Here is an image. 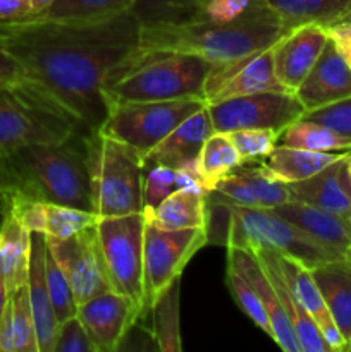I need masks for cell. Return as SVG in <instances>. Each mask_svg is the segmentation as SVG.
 Instances as JSON below:
<instances>
[{"label": "cell", "mask_w": 351, "mask_h": 352, "mask_svg": "<svg viewBox=\"0 0 351 352\" xmlns=\"http://www.w3.org/2000/svg\"><path fill=\"white\" fill-rule=\"evenodd\" d=\"M326 30L334 47L343 55L344 60L351 65V21H337V23L326 26Z\"/></svg>", "instance_id": "obj_44"}, {"label": "cell", "mask_w": 351, "mask_h": 352, "mask_svg": "<svg viewBox=\"0 0 351 352\" xmlns=\"http://www.w3.org/2000/svg\"><path fill=\"white\" fill-rule=\"evenodd\" d=\"M343 219H344V220H346L348 227H350V230H351V205H350V206H348V210H346V212H344Z\"/></svg>", "instance_id": "obj_49"}, {"label": "cell", "mask_w": 351, "mask_h": 352, "mask_svg": "<svg viewBox=\"0 0 351 352\" xmlns=\"http://www.w3.org/2000/svg\"><path fill=\"white\" fill-rule=\"evenodd\" d=\"M45 277H47V287L48 292H50L52 305H54V311L58 323L78 315V302H76L71 284H69L62 268L55 261V258L48 251V248L47 256H45Z\"/></svg>", "instance_id": "obj_39"}, {"label": "cell", "mask_w": 351, "mask_h": 352, "mask_svg": "<svg viewBox=\"0 0 351 352\" xmlns=\"http://www.w3.org/2000/svg\"><path fill=\"white\" fill-rule=\"evenodd\" d=\"M343 19H346V21H351V7H350V9H348L346 16H344V17H343ZM343 19H341V21H343Z\"/></svg>", "instance_id": "obj_51"}, {"label": "cell", "mask_w": 351, "mask_h": 352, "mask_svg": "<svg viewBox=\"0 0 351 352\" xmlns=\"http://www.w3.org/2000/svg\"><path fill=\"white\" fill-rule=\"evenodd\" d=\"M253 253L257 254L260 263L264 265L265 272L268 274L275 291H277L281 305L282 308H284L286 315H288L289 322H291V327L292 330H295L296 340H298L301 352H332L330 346L327 344V340L323 339L320 329L317 327V323L313 322L312 316H310L308 313H306V309L303 308V305L299 302V299L296 298V294L292 292V289L289 287L288 282H286L284 278H282V275L279 274L277 267H275L274 260H272L270 256V251L255 250Z\"/></svg>", "instance_id": "obj_25"}, {"label": "cell", "mask_w": 351, "mask_h": 352, "mask_svg": "<svg viewBox=\"0 0 351 352\" xmlns=\"http://www.w3.org/2000/svg\"><path fill=\"white\" fill-rule=\"evenodd\" d=\"M301 119L315 120L343 136L351 138V96L315 110H306Z\"/></svg>", "instance_id": "obj_43"}, {"label": "cell", "mask_w": 351, "mask_h": 352, "mask_svg": "<svg viewBox=\"0 0 351 352\" xmlns=\"http://www.w3.org/2000/svg\"><path fill=\"white\" fill-rule=\"evenodd\" d=\"M270 256L274 260L275 267H277L279 274L288 282V285L292 289V292L299 299L303 308L306 309V313L317 323V327L320 329L323 339L327 340L332 352L350 351L346 339H344L343 333L339 332L337 325L334 323L332 315H330L329 308H327L326 301H323L322 294H320L319 287H317L315 280H313L310 268L299 263L295 258L275 253V251H270Z\"/></svg>", "instance_id": "obj_20"}, {"label": "cell", "mask_w": 351, "mask_h": 352, "mask_svg": "<svg viewBox=\"0 0 351 352\" xmlns=\"http://www.w3.org/2000/svg\"><path fill=\"white\" fill-rule=\"evenodd\" d=\"M329 41L320 24H306L288 31L272 47V62L277 81L286 91L295 93Z\"/></svg>", "instance_id": "obj_16"}, {"label": "cell", "mask_w": 351, "mask_h": 352, "mask_svg": "<svg viewBox=\"0 0 351 352\" xmlns=\"http://www.w3.org/2000/svg\"><path fill=\"white\" fill-rule=\"evenodd\" d=\"M348 175H350V181H351V153H350V158H348Z\"/></svg>", "instance_id": "obj_50"}, {"label": "cell", "mask_w": 351, "mask_h": 352, "mask_svg": "<svg viewBox=\"0 0 351 352\" xmlns=\"http://www.w3.org/2000/svg\"><path fill=\"white\" fill-rule=\"evenodd\" d=\"M243 165L236 146L227 133H212L203 143L198 157V181L203 191L209 195L217 182L229 172Z\"/></svg>", "instance_id": "obj_31"}, {"label": "cell", "mask_w": 351, "mask_h": 352, "mask_svg": "<svg viewBox=\"0 0 351 352\" xmlns=\"http://www.w3.org/2000/svg\"><path fill=\"white\" fill-rule=\"evenodd\" d=\"M306 110H315L351 96V65L344 60L332 41H327L319 60L296 89Z\"/></svg>", "instance_id": "obj_19"}, {"label": "cell", "mask_w": 351, "mask_h": 352, "mask_svg": "<svg viewBox=\"0 0 351 352\" xmlns=\"http://www.w3.org/2000/svg\"><path fill=\"white\" fill-rule=\"evenodd\" d=\"M346 254H348V256L351 258V248H350V250H348V253H346Z\"/></svg>", "instance_id": "obj_53"}, {"label": "cell", "mask_w": 351, "mask_h": 352, "mask_svg": "<svg viewBox=\"0 0 351 352\" xmlns=\"http://www.w3.org/2000/svg\"><path fill=\"white\" fill-rule=\"evenodd\" d=\"M93 213L98 219L143 212L145 162L102 131L85 133Z\"/></svg>", "instance_id": "obj_6"}, {"label": "cell", "mask_w": 351, "mask_h": 352, "mask_svg": "<svg viewBox=\"0 0 351 352\" xmlns=\"http://www.w3.org/2000/svg\"><path fill=\"white\" fill-rule=\"evenodd\" d=\"M153 318L151 337L158 351L181 352V332H179V278L172 282L157 298L150 309Z\"/></svg>", "instance_id": "obj_33"}, {"label": "cell", "mask_w": 351, "mask_h": 352, "mask_svg": "<svg viewBox=\"0 0 351 352\" xmlns=\"http://www.w3.org/2000/svg\"><path fill=\"white\" fill-rule=\"evenodd\" d=\"M226 284L229 289L231 296L236 301V305L240 306L241 311L262 330V332L267 333L272 339V327L268 322V316L265 313L264 305H262L260 298H258L257 291L253 289V285L246 280L241 274H237L236 270L227 267L226 272Z\"/></svg>", "instance_id": "obj_38"}, {"label": "cell", "mask_w": 351, "mask_h": 352, "mask_svg": "<svg viewBox=\"0 0 351 352\" xmlns=\"http://www.w3.org/2000/svg\"><path fill=\"white\" fill-rule=\"evenodd\" d=\"M227 267L243 275L253 285L268 316L272 327V339L275 340V344L286 352H301L291 322L281 305L277 291L257 254L244 248L229 246L227 248Z\"/></svg>", "instance_id": "obj_17"}, {"label": "cell", "mask_w": 351, "mask_h": 352, "mask_svg": "<svg viewBox=\"0 0 351 352\" xmlns=\"http://www.w3.org/2000/svg\"><path fill=\"white\" fill-rule=\"evenodd\" d=\"M86 131L62 143L28 144L0 157V191L93 212Z\"/></svg>", "instance_id": "obj_2"}, {"label": "cell", "mask_w": 351, "mask_h": 352, "mask_svg": "<svg viewBox=\"0 0 351 352\" xmlns=\"http://www.w3.org/2000/svg\"><path fill=\"white\" fill-rule=\"evenodd\" d=\"M145 223L143 212L105 217L95 223L107 282L112 291L124 296L136 308L140 320L148 315L143 285Z\"/></svg>", "instance_id": "obj_8"}, {"label": "cell", "mask_w": 351, "mask_h": 352, "mask_svg": "<svg viewBox=\"0 0 351 352\" xmlns=\"http://www.w3.org/2000/svg\"><path fill=\"white\" fill-rule=\"evenodd\" d=\"M282 144L292 148H303L322 153H339L351 150V138L336 133L323 124L308 119H298L289 124L281 134Z\"/></svg>", "instance_id": "obj_32"}, {"label": "cell", "mask_w": 351, "mask_h": 352, "mask_svg": "<svg viewBox=\"0 0 351 352\" xmlns=\"http://www.w3.org/2000/svg\"><path fill=\"white\" fill-rule=\"evenodd\" d=\"M215 133L206 105L182 120L162 143H158L145 158V167L167 165L193 175L198 181V157L203 143ZM200 182V181H198ZM206 195V192H205Z\"/></svg>", "instance_id": "obj_18"}, {"label": "cell", "mask_w": 351, "mask_h": 352, "mask_svg": "<svg viewBox=\"0 0 351 352\" xmlns=\"http://www.w3.org/2000/svg\"><path fill=\"white\" fill-rule=\"evenodd\" d=\"M34 16L33 9L24 0H0V24L19 23Z\"/></svg>", "instance_id": "obj_45"}, {"label": "cell", "mask_w": 351, "mask_h": 352, "mask_svg": "<svg viewBox=\"0 0 351 352\" xmlns=\"http://www.w3.org/2000/svg\"><path fill=\"white\" fill-rule=\"evenodd\" d=\"M205 105L203 98L114 103L98 131L133 148L145 162L148 153L182 120Z\"/></svg>", "instance_id": "obj_9"}, {"label": "cell", "mask_w": 351, "mask_h": 352, "mask_svg": "<svg viewBox=\"0 0 351 352\" xmlns=\"http://www.w3.org/2000/svg\"><path fill=\"white\" fill-rule=\"evenodd\" d=\"M350 153L351 150L344 151L343 157L313 174L312 177L288 184L291 199L308 203L336 215H344L348 206L351 205V181L348 175Z\"/></svg>", "instance_id": "obj_21"}, {"label": "cell", "mask_w": 351, "mask_h": 352, "mask_svg": "<svg viewBox=\"0 0 351 352\" xmlns=\"http://www.w3.org/2000/svg\"><path fill=\"white\" fill-rule=\"evenodd\" d=\"M21 82H24L23 69L0 47V86L21 85Z\"/></svg>", "instance_id": "obj_46"}, {"label": "cell", "mask_w": 351, "mask_h": 352, "mask_svg": "<svg viewBox=\"0 0 351 352\" xmlns=\"http://www.w3.org/2000/svg\"><path fill=\"white\" fill-rule=\"evenodd\" d=\"M140 43L133 12L88 26L24 19L0 24V47L19 64L24 82L71 113L83 129H98L109 107L105 85Z\"/></svg>", "instance_id": "obj_1"}, {"label": "cell", "mask_w": 351, "mask_h": 352, "mask_svg": "<svg viewBox=\"0 0 351 352\" xmlns=\"http://www.w3.org/2000/svg\"><path fill=\"white\" fill-rule=\"evenodd\" d=\"M312 277L332 315L334 323L351 340V258L348 254L310 268Z\"/></svg>", "instance_id": "obj_24"}, {"label": "cell", "mask_w": 351, "mask_h": 352, "mask_svg": "<svg viewBox=\"0 0 351 352\" xmlns=\"http://www.w3.org/2000/svg\"><path fill=\"white\" fill-rule=\"evenodd\" d=\"M288 31L306 24L329 26L346 16L351 0H265Z\"/></svg>", "instance_id": "obj_30"}, {"label": "cell", "mask_w": 351, "mask_h": 352, "mask_svg": "<svg viewBox=\"0 0 351 352\" xmlns=\"http://www.w3.org/2000/svg\"><path fill=\"white\" fill-rule=\"evenodd\" d=\"M96 220H98V217L88 210L43 201L40 234L47 237L64 239V237H71L81 230L88 229V227H93Z\"/></svg>", "instance_id": "obj_36"}, {"label": "cell", "mask_w": 351, "mask_h": 352, "mask_svg": "<svg viewBox=\"0 0 351 352\" xmlns=\"http://www.w3.org/2000/svg\"><path fill=\"white\" fill-rule=\"evenodd\" d=\"M274 212L303 230L306 236L315 239L317 243L337 253L346 254L351 248V230L343 215H336V213L317 208L298 199H289L275 206Z\"/></svg>", "instance_id": "obj_23"}, {"label": "cell", "mask_w": 351, "mask_h": 352, "mask_svg": "<svg viewBox=\"0 0 351 352\" xmlns=\"http://www.w3.org/2000/svg\"><path fill=\"white\" fill-rule=\"evenodd\" d=\"M52 352H98V347L76 315L58 325L57 339Z\"/></svg>", "instance_id": "obj_42"}, {"label": "cell", "mask_w": 351, "mask_h": 352, "mask_svg": "<svg viewBox=\"0 0 351 352\" xmlns=\"http://www.w3.org/2000/svg\"><path fill=\"white\" fill-rule=\"evenodd\" d=\"M229 134L243 164L260 162L270 155L281 140V131L274 129H241Z\"/></svg>", "instance_id": "obj_41"}, {"label": "cell", "mask_w": 351, "mask_h": 352, "mask_svg": "<svg viewBox=\"0 0 351 352\" xmlns=\"http://www.w3.org/2000/svg\"><path fill=\"white\" fill-rule=\"evenodd\" d=\"M81 124L26 82L0 86V157L28 144L62 143Z\"/></svg>", "instance_id": "obj_7"}, {"label": "cell", "mask_w": 351, "mask_h": 352, "mask_svg": "<svg viewBox=\"0 0 351 352\" xmlns=\"http://www.w3.org/2000/svg\"><path fill=\"white\" fill-rule=\"evenodd\" d=\"M193 188L203 191L200 182L193 175L186 174L179 168L167 167V165H151L145 167L143 177V210L155 208L165 198L179 189ZM205 192V191H203Z\"/></svg>", "instance_id": "obj_35"}, {"label": "cell", "mask_w": 351, "mask_h": 352, "mask_svg": "<svg viewBox=\"0 0 351 352\" xmlns=\"http://www.w3.org/2000/svg\"><path fill=\"white\" fill-rule=\"evenodd\" d=\"M350 351H351V340H350Z\"/></svg>", "instance_id": "obj_54"}, {"label": "cell", "mask_w": 351, "mask_h": 352, "mask_svg": "<svg viewBox=\"0 0 351 352\" xmlns=\"http://www.w3.org/2000/svg\"><path fill=\"white\" fill-rule=\"evenodd\" d=\"M210 203V201H209ZM222 215L209 208L206 236L209 243L244 250H270L295 258L305 267L313 268L323 261L344 256L323 244L317 243L303 230L282 219L274 210L243 208V206L219 205Z\"/></svg>", "instance_id": "obj_5"}, {"label": "cell", "mask_w": 351, "mask_h": 352, "mask_svg": "<svg viewBox=\"0 0 351 352\" xmlns=\"http://www.w3.org/2000/svg\"><path fill=\"white\" fill-rule=\"evenodd\" d=\"M272 47L240 60L213 65L205 85L206 103L262 91H286L275 78Z\"/></svg>", "instance_id": "obj_13"}, {"label": "cell", "mask_w": 351, "mask_h": 352, "mask_svg": "<svg viewBox=\"0 0 351 352\" xmlns=\"http://www.w3.org/2000/svg\"><path fill=\"white\" fill-rule=\"evenodd\" d=\"M0 210H2V191H0Z\"/></svg>", "instance_id": "obj_52"}, {"label": "cell", "mask_w": 351, "mask_h": 352, "mask_svg": "<svg viewBox=\"0 0 351 352\" xmlns=\"http://www.w3.org/2000/svg\"><path fill=\"white\" fill-rule=\"evenodd\" d=\"M205 244H209L205 227L167 230L145 223L143 285L147 313H150L158 296L181 278L186 265Z\"/></svg>", "instance_id": "obj_10"}, {"label": "cell", "mask_w": 351, "mask_h": 352, "mask_svg": "<svg viewBox=\"0 0 351 352\" xmlns=\"http://www.w3.org/2000/svg\"><path fill=\"white\" fill-rule=\"evenodd\" d=\"M31 253V232L24 229L12 213L2 210L0 222V275L9 292H14L28 280Z\"/></svg>", "instance_id": "obj_28"}, {"label": "cell", "mask_w": 351, "mask_h": 352, "mask_svg": "<svg viewBox=\"0 0 351 352\" xmlns=\"http://www.w3.org/2000/svg\"><path fill=\"white\" fill-rule=\"evenodd\" d=\"M206 109L217 133L241 129H274L282 133L305 113L303 103L296 93L291 91H262L233 96L206 103Z\"/></svg>", "instance_id": "obj_11"}, {"label": "cell", "mask_w": 351, "mask_h": 352, "mask_svg": "<svg viewBox=\"0 0 351 352\" xmlns=\"http://www.w3.org/2000/svg\"><path fill=\"white\" fill-rule=\"evenodd\" d=\"M24 2H26L28 6H30L31 9H33L34 14H38V12H41V10L47 9L48 6H52V3H54L55 0H24Z\"/></svg>", "instance_id": "obj_48"}, {"label": "cell", "mask_w": 351, "mask_h": 352, "mask_svg": "<svg viewBox=\"0 0 351 352\" xmlns=\"http://www.w3.org/2000/svg\"><path fill=\"white\" fill-rule=\"evenodd\" d=\"M134 0H55L52 6L30 19L48 23L88 26L116 19L129 12Z\"/></svg>", "instance_id": "obj_29"}, {"label": "cell", "mask_w": 351, "mask_h": 352, "mask_svg": "<svg viewBox=\"0 0 351 352\" xmlns=\"http://www.w3.org/2000/svg\"><path fill=\"white\" fill-rule=\"evenodd\" d=\"M9 299H10L9 287H7L6 280H3V277L0 275V320H2L3 313H6L7 305H9Z\"/></svg>", "instance_id": "obj_47"}, {"label": "cell", "mask_w": 351, "mask_h": 352, "mask_svg": "<svg viewBox=\"0 0 351 352\" xmlns=\"http://www.w3.org/2000/svg\"><path fill=\"white\" fill-rule=\"evenodd\" d=\"M78 318L88 330L98 352L119 351L127 333L140 322L136 308L112 289L81 302Z\"/></svg>", "instance_id": "obj_14"}, {"label": "cell", "mask_w": 351, "mask_h": 352, "mask_svg": "<svg viewBox=\"0 0 351 352\" xmlns=\"http://www.w3.org/2000/svg\"><path fill=\"white\" fill-rule=\"evenodd\" d=\"M344 151L339 153H322V151H310L303 148H292L281 144L270 151L268 157L260 160V167L272 179L284 184L303 181V179L312 177L313 174L320 172L343 157Z\"/></svg>", "instance_id": "obj_27"}, {"label": "cell", "mask_w": 351, "mask_h": 352, "mask_svg": "<svg viewBox=\"0 0 351 352\" xmlns=\"http://www.w3.org/2000/svg\"><path fill=\"white\" fill-rule=\"evenodd\" d=\"M265 6V0H205L189 23H231L251 16Z\"/></svg>", "instance_id": "obj_40"}, {"label": "cell", "mask_w": 351, "mask_h": 352, "mask_svg": "<svg viewBox=\"0 0 351 352\" xmlns=\"http://www.w3.org/2000/svg\"><path fill=\"white\" fill-rule=\"evenodd\" d=\"M288 30L268 9L231 23H181L140 26L141 50L193 54L212 64H227L264 52L277 43Z\"/></svg>", "instance_id": "obj_3"}, {"label": "cell", "mask_w": 351, "mask_h": 352, "mask_svg": "<svg viewBox=\"0 0 351 352\" xmlns=\"http://www.w3.org/2000/svg\"><path fill=\"white\" fill-rule=\"evenodd\" d=\"M213 65L193 54L136 48L110 72L105 85L107 107L126 102L205 100V85Z\"/></svg>", "instance_id": "obj_4"}, {"label": "cell", "mask_w": 351, "mask_h": 352, "mask_svg": "<svg viewBox=\"0 0 351 352\" xmlns=\"http://www.w3.org/2000/svg\"><path fill=\"white\" fill-rule=\"evenodd\" d=\"M45 239L48 251L71 284L78 306L100 292L109 291L95 226L64 239L47 236Z\"/></svg>", "instance_id": "obj_12"}, {"label": "cell", "mask_w": 351, "mask_h": 352, "mask_svg": "<svg viewBox=\"0 0 351 352\" xmlns=\"http://www.w3.org/2000/svg\"><path fill=\"white\" fill-rule=\"evenodd\" d=\"M10 309H12L14 347H16V352H40L38 351L36 330H34V318L33 311H31L26 284L10 292Z\"/></svg>", "instance_id": "obj_37"}, {"label": "cell", "mask_w": 351, "mask_h": 352, "mask_svg": "<svg viewBox=\"0 0 351 352\" xmlns=\"http://www.w3.org/2000/svg\"><path fill=\"white\" fill-rule=\"evenodd\" d=\"M45 256H47V239L43 234L31 232V253L30 268H28V294H30L31 311L34 318V330H36L38 351H54L55 339L58 332V320L55 316L54 305H52L50 292L47 287L45 277Z\"/></svg>", "instance_id": "obj_22"}, {"label": "cell", "mask_w": 351, "mask_h": 352, "mask_svg": "<svg viewBox=\"0 0 351 352\" xmlns=\"http://www.w3.org/2000/svg\"><path fill=\"white\" fill-rule=\"evenodd\" d=\"M145 222L158 229H200L209 222L206 195L200 189L184 188L172 192L155 208L143 210Z\"/></svg>", "instance_id": "obj_26"}, {"label": "cell", "mask_w": 351, "mask_h": 352, "mask_svg": "<svg viewBox=\"0 0 351 352\" xmlns=\"http://www.w3.org/2000/svg\"><path fill=\"white\" fill-rule=\"evenodd\" d=\"M291 199L288 184L272 179L260 165H240L220 179L206 195V201L219 205L243 206V208L274 210Z\"/></svg>", "instance_id": "obj_15"}, {"label": "cell", "mask_w": 351, "mask_h": 352, "mask_svg": "<svg viewBox=\"0 0 351 352\" xmlns=\"http://www.w3.org/2000/svg\"><path fill=\"white\" fill-rule=\"evenodd\" d=\"M205 0H134L131 12L141 28L189 23Z\"/></svg>", "instance_id": "obj_34"}]
</instances>
